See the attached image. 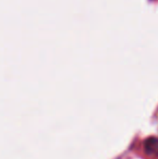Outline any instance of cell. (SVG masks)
I'll return each instance as SVG.
<instances>
[{
  "label": "cell",
  "instance_id": "6da1fadb",
  "mask_svg": "<svg viewBox=\"0 0 158 159\" xmlns=\"http://www.w3.org/2000/svg\"><path fill=\"white\" fill-rule=\"evenodd\" d=\"M144 149L150 155H158V139L151 136L144 142Z\"/></svg>",
  "mask_w": 158,
  "mask_h": 159
}]
</instances>
